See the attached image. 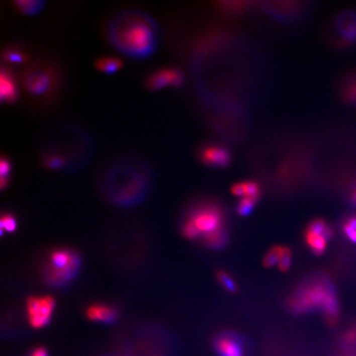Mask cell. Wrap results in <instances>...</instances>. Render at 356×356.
<instances>
[{
    "label": "cell",
    "instance_id": "cell-1",
    "mask_svg": "<svg viewBox=\"0 0 356 356\" xmlns=\"http://www.w3.org/2000/svg\"><path fill=\"white\" fill-rule=\"evenodd\" d=\"M107 36L112 46L124 55L145 58L157 46L158 27L145 12L134 9L123 10L110 22Z\"/></svg>",
    "mask_w": 356,
    "mask_h": 356
},
{
    "label": "cell",
    "instance_id": "cell-2",
    "mask_svg": "<svg viewBox=\"0 0 356 356\" xmlns=\"http://www.w3.org/2000/svg\"><path fill=\"white\" fill-rule=\"evenodd\" d=\"M290 308L296 313H304L320 309L324 313L326 322L333 325L339 317L337 299L330 284L316 281L299 289L290 298Z\"/></svg>",
    "mask_w": 356,
    "mask_h": 356
},
{
    "label": "cell",
    "instance_id": "cell-3",
    "mask_svg": "<svg viewBox=\"0 0 356 356\" xmlns=\"http://www.w3.org/2000/svg\"><path fill=\"white\" fill-rule=\"evenodd\" d=\"M59 81L57 70L46 62H32L21 72V84L28 94L37 99L52 96L59 86Z\"/></svg>",
    "mask_w": 356,
    "mask_h": 356
},
{
    "label": "cell",
    "instance_id": "cell-4",
    "mask_svg": "<svg viewBox=\"0 0 356 356\" xmlns=\"http://www.w3.org/2000/svg\"><path fill=\"white\" fill-rule=\"evenodd\" d=\"M79 266V257L73 251L64 249L53 251L46 265L45 278L47 283L60 286L73 278Z\"/></svg>",
    "mask_w": 356,
    "mask_h": 356
},
{
    "label": "cell",
    "instance_id": "cell-5",
    "mask_svg": "<svg viewBox=\"0 0 356 356\" xmlns=\"http://www.w3.org/2000/svg\"><path fill=\"white\" fill-rule=\"evenodd\" d=\"M55 300L52 297H32L28 299V321L34 328L46 326L52 317L55 309Z\"/></svg>",
    "mask_w": 356,
    "mask_h": 356
},
{
    "label": "cell",
    "instance_id": "cell-6",
    "mask_svg": "<svg viewBox=\"0 0 356 356\" xmlns=\"http://www.w3.org/2000/svg\"><path fill=\"white\" fill-rule=\"evenodd\" d=\"M189 219L200 233L204 235L223 228L224 224V215L221 210L218 206L211 205L199 208Z\"/></svg>",
    "mask_w": 356,
    "mask_h": 356
},
{
    "label": "cell",
    "instance_id": "cell-7",
    "mask_svg": "<svg viewBox=\"0 0 356 356\" xmlns=\"http://www.w3.org/2000/svg\"><path fill=\"white\" fill-rule=\"evenodd\" d=\"M185 82V74L175 67L158 69L151 73L146 79V87L150 90H159L163 87L179 88Z\"/></svg>",
    "mask_w": 356,
    "mask_h": 356
},
{
    "label": "cell",
    "instance_id": "cell-8",
    "mask_svg": "<svg viewBox=\"0 0 356 356\" xmlns=\"http://www.w3.org/2000/svg\"><path fill=\"white\" fill-rule=\"evenodd\" d=\"M199 158L204 164L212 167L224 168L231 163L232 155L226 147L217 144H209L199 150Z\"/></svg>",
    "mask_w": 356,
    "mask_h": 356
},
{
    "label": "cell",
    "instance_id": "cell-9",
    "mask_svg": "<svg viewBox=\"0 0 356 356\" xmlns=\"http://www.w3.org/2000/svg\"><path fill=\"white\" fill-rule=\"evenodd\" d=\"M19 91L14 74L5 65L0 69V99L2 102L14 103L18 99Z\"/></svg>",
    "mask_w": 356,
    "mask_h": 356
},
{
    "label": "cell",
    "instance_id": "cell-10",
    "mask_svg": "<svg viewBox=\"0 0 356 356\" xmlns=\"http://www.w3.org/2000/svg\"><path fill=\"white\" fill-rule=\"evenodd\" d=\"M336 28L339 33L346 41L356 39V15L350 12H345L337 17Z\"/></svg>",
    "mask_w": 356,
    "mask_h": 356
},
{
    "label": "cell",
    "instance_id": "cell-11",
    "mask_svg": "<svg viewBox=\"0 0 356 356\" xmlns=\"http://www.w3.org/2000/svg\"><path fill=\"white\" fill-rule=\"evenodd\" d=\"M87 318L94 322H112L117 317V313L112 307L104 304H93L86 312Z\"/></svg>",
    "mask_w": 356,
    "mask_h": 356
},
{
    "label": "cell",
    "instance_id": "cell-12",
    "mask_svg": "<svg viewBox=\"0 0 356 356\" xmlns=\"http://www.w3.org/2000/svg\"><path fill=\"white\" fill-rule=\"evenodd\" d=\"M216 348L222 356H243L239 343L230 336L219 338L216 342Z\"/></svg>",
    "mask_w": 356,
    "mask_h": 356
},
{
    "label": "cell",
    "instance_id": "cell-13",
    "mask_svg": "<svg viewBox=\"0 0 356 356\" xmlns=\"http://www.w3.org/2000/svg\"><path fill=\"white\" fill-rule=\"evenodd\" d=\"M305 241L311 251L317 256H322L326 251L327 239L324 236L307 230L305 232Z\"/></svg>",
    "mask_w": 356,
    "mask_h": 356
},
{
    "label": "cell",
    "instance_id": "cell-14",
    "mask_svg": "<svg viewBox=\"0 0 356 356\" xmlns=\"http://www.w3.org/2000/svg\"><path fill=\"white\" fill-rule=\"evenodd\" d=\"M95 67L103 73H113L122 66L121 59L114 56H103L96 59Z\"/></svg>",
    "mask_w": 356,
    "mask_h": 356
},
{
    "label": "cell",
    "instance_id": "cell-15",
    "mask_svg": "<svg viewBox=\"0 0 356 356\" xmlns=\"http://www.w3.org/2000/svg\"><path fill=\"white\" fill-rule=\"evenodd\" d=\"M204 243L212 249H220L226 244L227 235L224 228L204 235Z\"/></svg>",
    "mask_w": 356,
    "mask_h": 356
},
{
    "label": "cell",
    "instance_id": "cell-16",
    "mask_svg": "<svg viewBox=\"0 0 356 356\" xmlns=\"http://www.w3.org/2000/svg\"><path fill=\"white\" fill-rule=\"evenodd\" d=\"M17 9L24 14L33 15L43 9L44 0H17L14 2Z\"/></svg>",
    "mask_w": 356,
    "mask_h": 356
},
{
    "label": "cell",
    "instance_id": "cell-17",
    "mask_svg": "<svg viewBox=\"0 0 356 356\" xmlns=\"http://www.w3.org/2000/svg\"><path fill=\"white\" fill-rule=\"evenodd\" d=\"M2 59L12 64H21L28 59V55L20 49L14 46H8L3 50Z\"/></svg>",
    "mask_w": 356,
    "mask_h": 356
},
{
    "label": "cell",
    "instance_id": "cell-18",
    "mask_svg": "<svg viewBox=\"0 0 356 356\" xmlns=\"http://www.w3.org/2000/svg\"><path fill=\"white\" fill-rule=\"evenodd\" d=\"M307 230L324 236L327 240L331 238L334 235L333 229L322 219H316L311 222L307 228Z\"/></svg>",
    "mask_w": 356,
    "mask_h": 356
},
{
    "label": "cell",
    "instance_id": "cell-19",
    "mask_svg": "<svg viewBox=\"0 0 356 356\" xmlns=\"http://www.w3.org/2000/svg\"><path fill=\"white\" fill-rule=\"evenodd\" d=\"M259 198L260 197H244L241 198L237 205V214L242 217L250 215L257 203Z\"/></svg>",
    "mask_w": 356,
    "mask_h": 356
},
{
    "label": "cell",
    "instance_id": "cell-20",
    "mask_svg": "<svg viewBox=\"0 0 356 356\" xmlns=\"http://www.w3.org/2000/svg\"><path fill=\"white\" fill-rule=\"evenodd\" d=\"M283 251V247L281 246H274L270 249L268 252L265 254L263 258V265L264 266L273 267L274 265H278L279 260L281 258V253Z\"/></svg>",
    "mask_w": 356,
    "mask_h": 356
},
{
    "label": "cell",
    "instance_id": "cell-21",
    "mask_svg": "<svg viewBox=\"0 0 356 356\" xmlns=\"http://www.w3.org/2000/svg\"><path fill=\"white\" fill-rule=\"evenodd\" d=\"M217 279L219 283L221 284L223 287L228 292L233 293L237 291V286L233 281V278L224 271H219L217 272Z\"/></svg>",
    "mask_w": 356,
    "mask_h": 356
},
{
    "label": "cell",
    "instance_id": "cell-22",
    "mask_svg": "<svg viewBox=\"0 0 356 356\" xmlns=\"http://www.w3.org/2000/svg\"><path fill=\"white\" fill-rule=\"evenodd\" d=\"M0 227L1 230H5L8 233H13L16 230L17 221L15 218L10 214H5L2 215L1 221H0Z\"/></svg>",
    "mask_w": 356,
    "mask_h": 356
},
{
    "label": "cell",
    "instance_id": "cell-23",
    "mask_svg": "<svg viewBox=\"0 0 356 356\" xmlns=\"http://www.w3.org/2000/svg\"><path fill=\"white\" fill-rule=\"evenodd\" d=\"M291 260H292V254L290 249L286 247H283V251L281 253V258L279 260L278 267L280 271L286 272L290 269L291 265Z\"/></svg>",
    "mask_w": 356,
    "mask_h": 356
},
{
    "label": "cell",
    "instance_id": "cell-24",
    "mask_svg": "<svg viewBox=\"0 0 356 356\" xmlns=\"http://www.w3.org/2000/svg\"><path fill=\"white\" fill-rule=\"evenodd\" d=\"M183 232L184 236L188 239H195L201 235L197 227L195 226V224L190 219L187 220L184 224Z\"/></svg>",
    "mask_w": 356,
    "mask_h": 356
},
{
    "label": "cell",
    "instance_id": "cell-25",
    "mask_svg": "<svg viewBox=\"0 0 356 356\" xmlns=\"http://www.w3.org/2000/svg\"><path fill=\"white\" fill-rule=\"evenodd\" d=\"M244 188L245 197H260V188L257 183L254 182L242 183Z\"/></svg>",
    "mask_w": 356,
    "mask_h": 356
},
{
    "label": "cell",
    "instance_id": "cell-26",
    "mask_svg": "<svg viewBox=\"0 0 356 356\" xmlns=\"http://www.w3.org/2000/svg\"><path fill=\"white\" fill-rule=\"evenodd\" d=\"M342 341L345 345H354L356 344V326H352L343 333Z\"/></svg>",
    "mask_w": 356,
    "mask_h": 356
},
{
    "label": "cell",
    "instance_id": "cell-27",
    "mask_svg": "<svg viewBox=\"0 0 356 356\" xmlns=\"http://www.w3.org/2000/svg\"><path fill=\"white\" fill-rule=\"evenodd\" d=\"M10 168H11V166H10V162L7 158H5V157H2L1 160H0V175H1V177H8V175L10 173Z\"/></svg>",
    "mask_w": 356,
    "mask_h": 356
},
{
    "label": "cell",
    "instance_id": "cell-28",
    "mask_svg": "<svg viewBox=\"0 0 356 356\" xmlns=\"http://www.w3.org/2000/svg\"><path fill=\"white\" fill-rule=\"evenodd\" d=\"M345 99H348L350 102H356V82H352L345 89Z\"/></svg>",
    "mask_w": 356,
    "mask_h": 356
},
{
    "label": "cell",
    "instance_id": "cell-29",
    "mask_svg": "<svg viewBox=\"0 0 356 356\" xmlns=\"http://www.w3.org/2000/svg\"><path fill=\"white\" fill-rule=\"evenodd\" d=\"M343 232L345 235L348 237V239L350 240L352 242L356 243V229L352 228L350 225L345 223L343 225Z\"/></svg>",
    "mask_w": 356,
    "mask_h": 356
},
{
    "label": "cell",
    "instance_id": "cell-30",
    "mask_svg": "<svg viewBox=\"0 0 356 356\" xmlns=\"http://www.w3.org/2000/svg\"><path fill=\"white\" fill-rule=\"evenodd\" d=\"M231 192L234 196L237 197H244V188L242 183H237L235 185H233L231 188Z\"/></svg>",
    "mask_w": 356,
    "mask_h": 356
},
{
    "label": "cell",
    "instance_id": "cell-31",
    "mask_svg": "<svg viewBox=\"0 0 356 356\" xmlns=\"http://www.w3.org/2000/svg\"><path fill=\"white\" fill-rule=\"evenodd\" d=\"M31 356H48L47 355V351L46 349H44L42 347H38L37 349H35L32 351Z\"/></svg>",
    "mask_w": 356,
    "mask_h": 356
},
{
    "label": "cell",
    "instance_id": "cell-32",
    "mask_svg": "<svg viewBox=\"0 0 356 356\" xmlns=\"http://www.w3.org/2000/svg\"><path fill=\"white\" fill-rule=\"evenodd\" d=\"M8 183H9V177H1V179H0L1 189H5L7 187Z\"/></svg>",
    "mask_w": 356,
    "mask_h": 356
},
{
    "label": "cell",
    "instance_id": "cell-33",
    "mask_svg": "<svg viewBox=\"0 0 356 356\" xmlns=\"http://www.w3.org/2000/svg\"><path fill=\"white\" fill-rule=\"evenodd\" d=\"M346 224H349L352 228H355L356 229V216L349 218V219H348V221L346 222Z\"/></svg>",
    "mask_w": 356,
    "mask_h": 356
},
{
    "label": "cell",
    "instance_id": "cell-34",
    "mask_svg": "<svg viewBox=\"0 0 356 356\" xmlns=\"http://www.w3.org/2000/svg\"><path fill=\"white\" fill-rule=\"evenodd\" d=\"M350 201L356 206V188L352 191L351 194H350Z\"/></svg>",
    "mask_w": 356,
    "mask_h": 356
}]
</instances>
